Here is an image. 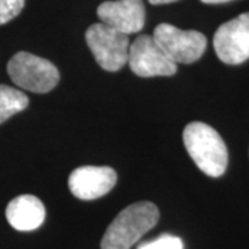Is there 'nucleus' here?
<instances>
[{
    "instance_id": "1",
    "label": "nucleus",
    "mask_w": 249,
    "mask_h": 249,
    "mask_svg": "<svg viewBox=\"0 0 249 249\" xmlns=\"http://www.w3.org/2000/svg\"><path fill=\"white\" fill-rule=\"evenodd\" d=\"M160 220L157 205L142 201L129 205L108 226L101 238V249H130Z\"/></svg>"
},
{
    "instance_id": "2",
    "label": "nucleus",
    "mask_w": 249,
    "mask_h": 249,
    "mask_svg": "<svg viewBox=\"0 0 249 249\" xmlns=\"http://www.w3.org/2000/svg\"><path fill=\"white\" fill-rule=\"evenodd\" d=\"M183 142L196 165L211 178H219L227 169L229 152L220 134L212 126L191 122L183 132Z\"/></svg>"
},
{
    "instance_id": "3",
    "label": "nucleus",
    "mask_w": 249,
    "mask_h": 249,
    "mask_svg": "<svg viewBox=\"0 0 249 249\" xmlns=\"http://www.w3.org/2000/svg\"><path fill=\"white\" fill-rule=\"evenodd\" d=\"M7 72L16 86L34 93H47L60 82V72L53 62L27 52L11 57Z\"/></svg>"
},
{
    "instance_id": "4",
    "label": "nucleus",
    "mask_w": 249,
    "mask_h": 249,
    "mask_svg": "<svg viewBox=\"0 0 249 249\" xmlns=\"http://www.w3.org/2000/svg\"><path fill=\"white\" fill-rule=\"evenodd\" d=\"M85 37L90 52L103 70L115 72L127 64L130 49L127 35L98 22L89 27Z\"/></svg>"
},
{
    "instance_id": "5",
    "label": "nucleus",
    "mask_w": 249,
    "mask_h": 249,
    "mask_svg": "<svg viewBox=\"0 0 249 249\" xmlns=\"http://www.w3.org/2000/svg\"><path fill=\"white\" fill-rule=\"evenodd\" d=\"M152 37L175 64H193L206 49V37L198 31H183L170 24H160Z\"/></svg>"
},
{
    "instance_id": "6",
    "label": "nucleus",
    "mask_w": 249,
    "mask_h": 249,
    "mask_svg": "<svg viewBox=\"0 0 249 249\" xmlns=\"http://www.w3.org/2000/svg\"><path fill=\"white\" fill-rule=\"evenodd\" d=\"M127 64L137 76H170L178 71V64L170 60L150 35H140L130 43Z\"/></svg>"
},
{
    "instance_id": "7",
    "label": "nucleus",
    "mask_w": 249,
    "mask_h": 249,
    "mask_svg": "<svg viewBox=\"0 0 249 249\" xmlns=\"http://www.w3.org/2000/svg\"><path fill=\"white\" fill-rule=\"evenodd\" d=\"M213 47L224 64L238 65L249 58V13L224 22L216 31Z\"/></svg>"
},
{
    "instance_id": "8",
    "label": "nucleus",
    "mask_w": 249,
    "mask_h": 249,
    "mask_svg": "<svg viewBox=\"0 0 249 249\" xmlns=\"http://www.w3.org/2000/svg\"><path fill=\"white\" fill-rule=\"evenodd\" d=\"M116 180V172L109 166H82L70 175L68 187L76 198L91 201L108 194Z\"/></svg>"
},
{
    "instance_id": "9",
    "label": "nucleus",
    "mask_w": 249,
    "mask_h": 249,
    "mask_svg": "<svg viewBox=\"0 0 249 249\" xmlns=\"http://www.w3.org/2000/svg\"><path fill=\"white\" fill-rule=\"evenodd\" d=\"M97 16L103 24L129 36L144 27L145 7L142 0L104 1L98 6Z\"/></svg>"
},
{
    "instance_id": "10",
    "label": "nucleus",
    "mask_w": 249,
    "mask_h": 249,
    "mask_svg": "<svg viewBox=\"0 0 249 249\" xmlns=\"http://www.w3.org/2000/svg\"><path fill=\"white\" fill-rule=\"evenodd\" d=\"M6 217L10 226L18 231H32L45 222V205L35 196H18L7 205Z\"/></svg>"
},
{
    "instance_id": "11",
    "label": "nucleus",
    "mask_w": 249,
    "mask_h": 249,
    "mask_svg": "<svg viewBox=\"0 0 249 249\" xmlns=\"http://www.w3.org/2000/svg\"><path fill=\"white\" fill-rule=\"evenodd\" d=\"M29 106V98L21 90L0 85V124Z\"/></svg>"
},
{
    "instance_id": "12",
    "label": "nucleus",
    "mask_w": 249,
    "mask_h": 249,
    "mask_svg": "<svg viewBox=\"0 0 249 249\" xmlns=\"http://www.w3.org/2000/svg\"><path fill=\"white\" fill-rule=\"evenodd\" d=\"M25 6V0H0V25L16 18Z\"/></svg>"
},
{
    "instance_id": "13",
    "label": "nucleus",
    "mask_w": 249,
    "mask_h": 249,
    "mask_svg": "<svg viewBox=\"0 0 249 249\" xmlns=\"http://www.w3.org/2000/svg\"><path fill=\"white\" fill-rule=\"evenodd\" d=\"M139 249H183V241L175 235L163 234L157 240L140 245Z\"/></svg>"
},
{
    "instance_id": "14",
    "label": "nucleus",
    "mask_w": 249,
    "mask_h": 249,
    "mask_svg": "<svg viewBox=\"0 0 249 249\" xmlns=\"http://www.w3.org/2000/svg\"><path fill=\"white\" fill-rule=\"evenodd\" d=\"M151 4L154 6H158V4H168V3H173V1H178V0H148Z\"/></svg>"
},
{
    "instance_id": "15",
    "label": "nucleus",
    "mask_w": 249,
    "mask_h": 249,
    "mask_svg": "<svg viewBox=\"0 0 249 249\" xmlns=\"http://www.w3.org/2000/svg\"><path fill=\"white\" fill-rule=\"evenodd\" d=\"M204 3L208 4H220V3H227V1H231V0H201Z\"/></svg>"
}]
</instances>
